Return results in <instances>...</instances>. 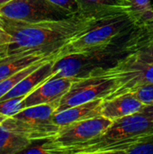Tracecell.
<instances>
[{
    "label": "cell",
    "mask_w": 153,
    "mask_h": 154,
    "mask_svg": "<svg viewBox=\"0 0 153 154\" xmlns=\"http://www.w3.org/2000/svg\"><path fill=\"white\" fill-rule=\"evenodd\" d=\"M25 97H16L0 101V114L12 117L23 110V100Z\"/></svg>",
    "instance_id": "obj_21"
},
{
    "label": "cell",
    "mask_w": 153,
    "mask_h": 154,
    "mask_svg": "<svg viewBox=\"0 0 153 154\" xmlns=\"http://www.w3.org/2000/svg\"><path fill=\"white\" fill-rule=\"evenodd\" d=\"M138 24L131 12L95 19L83 32L69 40L61 48V57L107 49L123 42Z\"/></svg>",
    "instance_id": "obj_2"
},
{
    "label": "cell",
    "mask_w": 153,
    "mask_h": 154,
    "mask_svg": "<svg viewBox=\"0 0 153 154\" xmlns=\"http://www.w3.org/2000/svg\"><path fill=\"white\" fill-rule=\"evenodd\" d=\"M144 105L131 93H124L105 99L102 116L115 121L136 113H140Z\"/></svg>",
    "instance_id": "obj_14"
},
{
    "label": "cell",
    "mask_w": 153,
    "mask_h": 154,
    "mask_svg": "<svg viewBox=\"0 0 153 154\" xmlns=\"http://www.w3.org/2000/svg\"><path fill=\"white\" fill-rule=\"evenodd\" d=\"M60 51H58L57 53L51 55V56H49L47 58H44V59H42V60H41L39 61H37V62H35V63H33V64L26 67V68H24L23 69H22V70H20V71H18V72L9 76L8 78L1 80L0 81V98L3 97L5 94H7L16 85H18L24 78H26L28 75H30L32 72H33L36 69H38L42 63H44L47 60H50L51 59H54V58L58 57L60 54Z\"/></svg>",
    "instance_id": "obj_18"
},
{
    "label": "cell",
    "mask_w": 153,
    "mask_h": 154,
    "mask_svg": "<svg viewBox=\"0 0 153 154\" xmlns=\"http://www.w3.org/2000/svg\"><path fill=\"white\" fill-rule=\"evenodd\" d=\"M94 20L95 18L77 14L60 21L29 23L0 15V25L11 35V54L27 50L59 51Z\"/></svg>",
    "instance_id": "obj_1"
},
{
    "label": "cell",
    "mask_w": 153,
    "mask_h": 154,
    "mask_svg": "<svg viewBox=\"0 0 153 154\" xmlns=\"http://www.w3.org/2000/svg\"><path fill=\"white\" fill-rule=\"evenodd\" d=\"M60 56H61V51H60V54L58 57L45 61L33 72H32L30 75L24 78L18 85H16L3 97H1L0 101L12 97H26L34 89H36L39 86H41L42 83L52 78L54 63L56 60Z\"/></svg>",
    "instance_id": "obj_13"
},
{
    "label": "cell",
    "mask_w": 153,
    "mask_h": 154,
    "mask_svg": "<svg viewBox=\"0 0 153 154\" xmlns=\"http://www.w3.org/2000/svg\"><path fill=\"white\" fill-rule=\"evenodd\" d=\"M105 71L115 76L119 83L117 90L108 98L124 94L133 88L153 83V62L140 61L130 54L125 55L115 66L106 69Z\"/></svg>",
    "instance_id": "obj_9"
},
{
    "label": "cell",
    "mask_w": 153,
    "mask_h": 154,
    "mask_svg": "<svg viewBox=\"0 0 153 154\" xmlns=\"http://www.w3.org/2000/svg\"><path fill=\"white\" fill-rule=\"evenodd\" d=\"M141 113L144 114L145 116H147L150 119H151L153 121V104L144 105V106L142 107Z\"/></svg>",
    "instance_id": "obj_26"
},
{
    "label": "cell",
    "mask_w": 153,
    "mask_h": 154,
    "mask_svg": "<svg viewBox=\"0 0 153 154\" xmlns=\"http://www.w3.org/2000/svg\"><path fill=\"white\" fill-rule=\"evenodd\" d=\"M153 45V21L136 24L123 42L126 53Z\"/></svg>",
    "instance_id": "obj_16"
},
{
    "label": "cell",
    "mask_w": 153,
    "mask_h": 154,
    "mask_svg": "<svg viewBox=\"0 0 153 154\" xmlns=\"http://www.w3.org/2000/svg\"><path fill=\"white\" fill-rule=\"evenodd\" d=\"M32 143L30 140L6 130L0 125V154L22 153Z\"/></svg>",
    "instance_id": "obj_17"
},
{
    "label": "cell",
    "mask_w": 153,
    "mask_h": 154,
    "mask_svg": "<svg viewBox=\"0 0 153 154\" xmlns=\"http://www.w3.org/2000/svg\"><path fill=\"white\" fill-rule=\"evenodd\" d=\"M77 3L80 14L95 19L131 12L128 0H77Z\"/></svg>",
    "instance_id": "obj_15"
},
{
    "label": "cell",
    "mask_w": 153,
    "mask_h": 154,
    "mask_svg": "<svg viewBox=\"0 0 153 154\" xmlns=\"http://www.w3.org/2000/svg\"><path fill=\"white\" fill-rule=\"evenodd\" d=\"M13 0H0V8H2L3 6H5V5H7L8 3H10Z\"/></svg>",
    "instance_id": "obj_27"
},
{
    "label": "cell",
    "mask_w": 153,
    "mask_h": 154,
    "mask_svg": "<svg viewBox=\"0 0 153 154\" xmlns=\"http://www.w3.org/2000/svg\"><path fill=\"white\" fill-rule=\"evenodd\" d=\"M131 13L138 24L153 21V5L151 0H128Z\"/></svg>",
    "instance_id": "obj_19"
},
{
    "label": "cell",
    "mask_w": 153,
    "mask_h": 154,
    "mask_svg": "<svg viewBox=\"0 0 153 154\" xmlns=\"http://www.w3.org/2000/svg\"><path fill=\"white\" fill-rule=\"evenodd\" d=\"M127 54L120 42L104 50L60 56L54 63L52 78H86L98 69L115 66Z\"/></svg>",
    "instance_id": "obj_5"
},
{
    "label": "cell",
    "mask_w": 153,
    "mask_h": 154,
    "mask_svg": "<svg viewBox=\"0 0 153 154\" xmlns=\"http://www.w3.org/2000/svg\"><path fill=\"white\" fill-rule=\"evenodd\" d=\"M104 100V98H98L61 111H57L54 113L52 120L55 125L60 127H63L82 120L102 116V106Z\"/></svg>",
    "instance_id": "obj_12"
},
{
    "label": "cell",
    "mask_w": 153,
    "mask_h": 154,
    "mask_svg": "<svg viewBox=\"0 0 153 154\" xmlns=\"http://www.w3.org/2000/svg\"><path fill=\"white\" fill-rule=\"evenodd\" d=\"M75 14L50 0H13L0 8L1 16L29 23L60 21Z\"/></svg>",
    "instance_id": "obj_8"
},
{
    "label": "cell",
    "mask_w": 153,
    "mask_h": 154,
    "mask_svg": "<svg viewBox=\"0 0 153 154\" xmlns=\"http://www.w3.org/2000/svg\"><path fill=\"white\" fill-rule=\"evenodd\" d=\"M113 123L104 116L86 119L60 127L57 135L40 145L28 147L22 153L67 154L68 152L105 132Z\"/></svg>",
    "instance_id": "obj_4"
},
{
    "label": "cell",
    "mask_w": 153,
    "mask_h": 154,
    "mask_svg": "<svg viewBox=\"0 0 153 154\" xmlns=\"http://www.w3.org/2000/svg\"><path fill=\"white\" fill-rule=\"evenodd\" d=\"M133 58L143 61V62H153V45L140 49L134 52L128 53Z\"/></svg>",
    "instance_id": "obj_24"
},
{
    "label": "cell",
    "mask_w": 153,
    "mask_h": 154,
    "mask_svg": "<svg viewBox=\"0 0 153 154\" xmlns=\"http://www.w3.org/2000/svg\"><path fill=\"white\" fill-rule=\"evenodd\" d=\"M11 43V35L0 25V59L9 54Z\"/></svg>",
    "instance_id": "obj_23"
},
{
    "label": "cell",
    "mask_w": 153,
    "mask_h": 154,
    "mask_svg": "<svg viewBox=\"0 0 153 154\" xmlns=\"http://www.w3.org/2000/svg\"><path fill=\"white\" fill-rule=\"evenodd\" d=\"M61 50V49H60ZM59 51H49L42 50H27L8 54L0 59V81L24 68L57 53Z\"/></svg>",
    "instance_id": "obj_11"
},
{
    "label": "cell",
    "mask_w": 153,
    "mask_h": 154,
    "mask_svg": "<svg viewBox=\"0 0 153 154\" xmlns=\"http://www.w3.org/2000/svg\"><path fill=\"white\" fill-rule=\"evenodd\" d=\"M6 118H7L6 116H3V115H1V114H0V125H1V124H2L5 119H6Z\"/></svg>",
    "instance_id": "obj_28"
},
{
    "label": "cell",
    "mask_w": 153,
    "mask_h": 154,
    "mask_svg": "<svg viewBox=\"0 0 153 154\" xmlns=\"http://www.w3.org/2000/svg\"><path fill=\"white\" fill-rule=\"evenodd\" d=\"M73 82L70 78H50L36 89L27 95L23 100V109L30 106L57 104L69 91Z\"/></svg>",
    "instance_id": "obj_10"
},
{
    "label": "cell",
    "mask_w": 153,
    "mask_h": 154,
    "mask_svg": "<svg viewBox=\"0 0 153 154\" xmlns=\"http://www.w3.org/2000/svg\"><path fill=\"white\" fill-rule=\"evenodd\" d=\"M153 133V121L136 113L113 121L101 134L71 150L67 154H117L139 138Z\"/></svg>",
    "instance_id": "obj_3"
},
{
    "label": "cell",
    "mask_w": 153,
    "mask_h": 154,
    "mask_svg": "<svg viewBox=\"0 0 153 154\" xmlns=\"http://www.w3.org/2000/svg\"><path fill=\"white\" fill-rule=\"evenodd\" d=\"M118 87L116 78L106 72L105 69H98L86 78L75 79L69 91L60 99L57 111L98 98L106 99L117 90Z\"/></svg>",
    "instance_id": "obj_7"
},
{
    "label": "cell",
    "mask_w": 153,
    "mask_h": 154,
    "mask_svg": "<svg viewBox=\"0 0 153 154\" xmlns=\"http://www.w3.org/2000/svg\"><path fill=\"white\" fill-rule=\"evenodd\" d=\"M126 93L133 94L137 99H139L143 105L153 104V83L144 84L131 88Z\"/></svg>",
    "instance_id": "obj_22"
},
{
    "label": "cell",
    "mask_w": 153,
    "mask_h": 154,
    "mask_svg": "<svg viewBox=\"0 0 153 154\" xmlns=\"http://www.w3.org/2000/svg\"><path fill=\"white\" fill-rule=\"evenodd\" d=\"M50 1L69 10L73 14H79L77 0H50Z\"/></svg>",
    "instance_id": "obj_25"
},
{
    "label": "cell",
    "mask_w": 153,
    "mask_h": 154,
    "mask_svg": "<svg viewBox=\"0 0 153 154\" xmlns=\"http://www.w3.org/2000/svg\"><path fill=\"white\" fill-rule=\"evenodd\" d=\"M123 154H153V133L146 134L119 151Z\"/></svg>",
    "instance_id": "obj_20"
},
{
    "label": "cell",
    "mask_w": 153,
    "mask_h": 154,
    "mask_svg": "<svg viewBox=\"0 0 153 154\" xmlns=\"http://www.w3.org/2000/svg\"><path fill=\"white\" fill-rule=\"evenodd\" d=\"M57 108V104L26 107L14 116L7 117L1 125L32 143L47 141L54 138L60 129L52 120Z\"/></svg>",
    "instance_id": "obj_6"
}]
</instances>
